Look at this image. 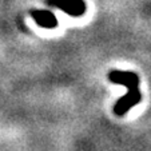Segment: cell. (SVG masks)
Wrapping results in <instances>:
<instances>
[{
  "label": "cell",
  "instance_id": "cell-4",
  "mask_svg": "<svg viewBox=\"0 0 151 151\" xmlns=\"http://www.w3.org/2000/svg\"><path fill=\"white\" fill-rule=\"evenodd\" d=\"M29 15L39 27L50 29L58 27V19L52 11H48V9H31Z\"/></svg>",
  "mask_w": 151,
  "mask_h": 151
},
{
  "label": "cell",
  "instance_id": "cell-1",
  "mask_svg": "<svg viewBox=\"0 0 151 151\" xmlns=\"http://www.w3.org/2000/svg\"><path fill=\"white\" fill-rule=\"evenodd\" d=\"M47 4L55 8H59L64 14L74 17L84 15L87 6L84 0H47Z\"/></svg>",
  "mask_w": 151,
  "mask_h": 151
},
{
  "label": "cell",
  "instance_id": "cell-2",
  "mask_svg": "<svg viewBox=\"0 0 151 151\" xmlns=\"http://www.w3.org/2000/svg\"><path fill=\"white\" fill-rule=\"evenodd\" d=\"M140 100H142V94H140L139 88H130L127 91V94H124L115 103L114 112L118 116H123V115L127 114L134 106L140 103Z\"/></svg>",
  "mask_w": 151,
  "mask_h": 151
},
{
  "label": "cell",
  "instance_id": "cell-3",
  "mask_svg": "<svg viewBox=\"0 0 151 151\" xmlns=\"http://www.w3.org/2000/svg\"><path fill=\"white\" fill-rule=\"evenodd\" d=\"M109 79H110V82H112V83L124 86L127 90L139 88V76H138L135 72L112 70V71L109 72Z\"/></svg>",
  "mask_w": 151,
  "mask_h": 151
}]
</instances>
